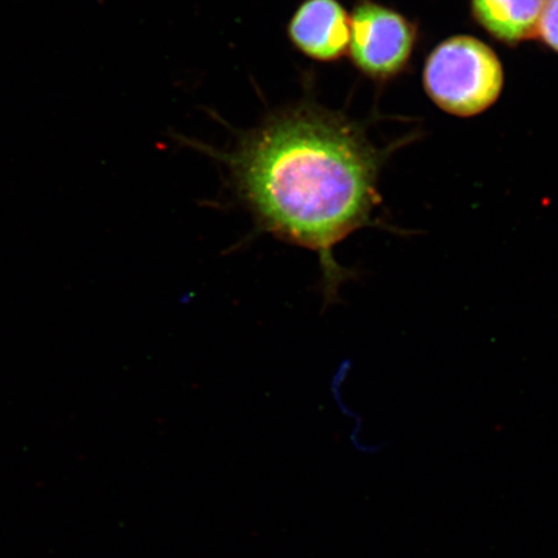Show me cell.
I'll list each match as a JSON object with an SVG mask.
<instances>
[{
  "instance_id": "cell-2",
  "label": "cell",
  "mask_w": 558,
  "mask_h": 558,
  "mask_svg": "<svg viewBox=\"0 0 558 558\" xmlns=\"http://www.w3.org/2000/svg\"><path fill=\"white\" fill-rule=\"evenodd\" d=\"M424 88L446 113L473 117L499 99L504 66L493 48L470 35L438 45L424 68Z\"/></svg>"
},
{
  "instance_id": "cell-3",
  "label": "cell",
  "mask_w": 558,
  "mask_h": 558,
  "mask_svg": "<svg viewBox=\"0 0 558 558\" xmlns=\"http://www.w3.org/2000/svg\"><path fill=\"white\" fill-rule=\"evenodd\" d=\"M349 56L368 78L387 81L408 66L416 44V27L389 7L359 0L352 16Z\"/></svg>"
},
{
  "instance_id": "cell-4",
  "label": "cell",
  "mask_w": 558,
  "mask_h": 558,
  "mask_svg": "<svg viewBox=\"0 0 558 558\" xmlns=\"http://www.w3.org/2000/svg\"><path fill=\"white\" fill-rule=\"evenodd\" d=\"M351 16L338 0H304L291 17L289 37L314 61H338L351 44Z\"/></svg>"
},
{
  "instance_id": "cell-5",
  "label": "cell",
  "mask_w": 558,
  "mask_h": 558,
  "mask_svg": "<svg viewBox=\"0 0 558 558\" xmlns=\"http://www.w3.org/2000/svg\"><path fill=\"white\" fill-rule=\"evenodd\" d=\"M547 0H472L477 23L504 44L515 45L538 35Z\"/></svg>"
},
{
  "instance_id": "cell-6",
  "label": "cell",
  "mask_w": 558,
  "mask_h": 558,
  "mask_svg": "<svg viewBox=\"0 0 558 558\" xmlns=\"http://www.w3.org/2000/svg\"><path fill=\"white\" fill-rule=\"evenodd\" d=\"M538 35L544 44L558 52V0H547L544 5Z\"/></svg>"
},
{
  "instance_id": "cell-1",
  "label": "cell",
  "mask_w": 558,
  "mask_h": 558,
  "mask_svg": "<svg viewBox=\"0 0 558 558\" xmlns=\"http://www.w3.org/2000/svg\"><path fill=\"white\" fill-rule=\"evenodd\" d=\"M395 148H378L359 123L304 104L268 117L232 150L211 156L226 166L235 198L260 232L316 254L331 304L352 277L335 250L359 230L386 228L376 216L378 181Z\"/></svg>"
}]
</instances>
